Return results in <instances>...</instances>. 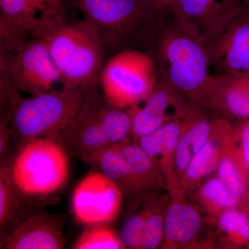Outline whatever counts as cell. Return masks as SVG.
Listing matches in <instances>:
<instances>
[{"mask_svg": "<svg viewBox=\"0 0 249 249\" xmlns=\"http://www.w3.org/2000/svg\"><path fill=\"white\" fill-rule=\"evenodd\" d=\"M90 90L68 89L60 87L42 94L24 98L9 80L1 77V104L13 138L19 146L34 139L58 141L79 111Z\"/></svg>", "mask_w": 249, "mask_h": 249, "instance_id": "cell-1", "label": "cell"}, {"mask_svg": "<svg viewBox=\"0 0 249 249\" xmlns=\"http://www.w3.org/2000/svg\"><path fill=\"white\" fill-rule=\"evenodd\" d=\"M98 88L90 90L79 111L58 139L66 151L82 160L110 145L98 120Z\"/></svg>", "mask_w": 249, "mask_h": 249, "instance_id": "cell-14", "label": "cell"}, {"mask_svg": "<svg viewBox=\"0 0 249 249\" xmlns=\"http://www.w3.org/2000/svg\"><path fill=\"white\" fill-rule=\"evenodd\" d=\"M183 117L170 121L153 133L137 140V143L147 155L160 162L167 188L180 183L175 176V155L182 129Z\"/></svg>", "mask_w": 249, "mask_h": 249, "instance_id": "cell-18", "label": "cell"}, {"mask_svg": "<svg viewBox=\"0 0 249 249\" xmlns=\"http://www.w3.org/2000/svg\"><path fill=\"white\" fill-rule=\"evenodd\" d=\"M218 72L249 75V3L212 37L203 42Z\"/></svg>", "mask_w": 249, "mask_h": 249, "instance_id": "cell-11", "label": "cell"}, {"mask_svg": "<svg viewBox=\"0 0 249 249\" xmlns=\"http://www.w3.org/2000/svg\"><path fill=\"white\" fill-rule=\"evenodd\" d=\"M124 193L100 172L91 171L75 188L72 211L75 219L88 226L109 224L120 214Z\"/></svg>", "mask_w": 249, "mask_h": 249, "instance_id": "cell-9", "label": "cell"}, {"mask_svg": "<svg viewBox=\"0 0 249 249\" xmlns=\"http://www.w3.org/2000/svg\"><path fill=\"white\" fill-rule=\"evenodd\" d=\"M216 224L223 240L231 247L249 245V218L238 207L224 211Z\"/></svg>", "mask_w": 249, "mask_h": 249, "instance_id": "cell-25", "label": "cell"}, {"mask_svg": "<svg viewBox=\"0 0 249 249\" xmlns=\"http://www.w3.org/2000/svg\"><path fill=\"white\" fill-rule=\"evenodd\" d=\"M116 145L128 163L141 193L160 187L167 188L160 163L147 155L138 144L132 143L128 139Z\"/></svg>", "mask_w": 249, "mask_h": 249, "instance_id": "cell-19", "label": "cell"}, {"mask_svg": "<svg viewBox=\"0 0 249 249\" xmlns=\"http://www.w3.org/2000/svg\"><path fill=\"white\" fill-rule=\"evenodd\" d=\"M96 171L116 183L124 194L141 193L125 159L116 145H109L83 160Z\"/></svg>", "mask_w": 249, "mask_h": 249, "instance_id": "cell-20", "label": "cell"}, {"mask_svg": "<svg viewBox=\"0 0 249 249\" xmlns=\"http://www.w3.org/2000/svg\"><path fill=\"white\" fill-rule=\"evenodd\" d=\"M147 53L153 58L158 74L197 105L212 67L202 41L167 15Z\"/></svg>", "mask_w": 249, "mask_h": 249, "instance_id": "cell-3", "label": "cell"}, {"mask_svg": "<svg viewBox=\"0 0 249 249\" xmlns=\"http://www.w3.org/2000/svg\"><path fill=\"white\" fill-rule=\"evenodd\" d=\"M247 1H248V2H249V0H247Z\"/></svg>", "mask_w": 249, "mask_h": 249, "instance_id": "cell-34", "label": "cell"}, {"mask_svg": "<svg viewBox=\"0 0 249 249\" xmlns=\"http://www.w3.org/2000/svg\"><path fill=\"white\" fill-rule=\"evenodd\" d=\"M0 247L4 249H65L62 223L49 214H31L11 226L1 238Z\"/></svg>", "mask_w": 249, "mask_h": 249, "instance_id": "cell-15", "label": "cell"}, {"mask_svg": "<svg viewBox=\"0 0 249 249\" xmlns=\"http://www.w3.org/2000/svg\"><path fill=\"white\" fill-rule=\"evenodd\" d=\"M222 146L218 160L217 177L227 188L236 207L248 190L249 178L246 173L236 150L234 124L221 117Z\"/></svg>", "mask_w": 249, "mask_h": 249, "instance_id": "cell-17", "label": "cell"}, {"mask_svg": "<svg viewBox=\"0 0 249 249\" xmlns=\"http://www.w3.org/2000/svg\"><path fill=\"white\" fill-rule=\"evenodd\" d=\"M97 31L107 53L147 52L165 16L150 0H66Z\"/></svg>", "mask_w": 249, "mask_h": 249, "instance_id": "cell-2", "label": "cell"}, {"mask_svg": "<svg viewBox=\"0 0 249 249\" xmlns=\"http://www.w3.org/2000/svg\"><path fill=\"white\" fill-rule=\"evenodd\" d=\"M192 103L158 74L155 88L148 97L127 109L132 121L131 136L137 141L170 121L183 117Z\"/></svg>", "mask_w": 249, "mask_h": 249, "instance_id": "cell-12", "label": "cell"}, {"mask_svg": "<svg viewBox=\"0 0 249 249\" xmlns=\"http://www.w3.org/2000/svg\"><path fill=\"white\" fill-rule=\"evenodd\" d=\"M13 138L12 131L10 127L9 121L4 112H1L0 120V157L1 163L5 161L7 155L10 140Z\"/></svg>", "mask_w": 249, "mask_h": 249, "instance_id": "cell-31", "label": "cell"}, {"mask_svg": "<svg viewBox=\"0 0 249 249\" xmlns=\"http://www.w3.org/2000/svg\"><path fill=\"white\" fill-rule=\"evenodd\" d=\"M145 219L144 206L139 212L132 214L124 221L119 235L126 249H140Z\"/></svg>", "mask_w": 249, "mask_h": 249, "instance_id": "cell-28", "label": "cell"}, {"mask_svg": "<svg viewBox=\"0 0 249 249\" xmlns=\"http://www.w3.org/2000/svg\"><path fill=\"white\" fill-rule=\"evenodd\" d=\"M157 79L158 71L150 54L138 49H124L105 62L99 87L109 104L128 109L148 97Z\"/></svg>", "mask_w": 249, "mask_h": 249, "instance_id": "cell-6", "label": "cell"}, {"mask_svg": "<svg viewBox=\"0 0 249 249\" xmlns=\"http://www.w3.org/2000/svg\"><path fill=\"white\" fill-rule=\"evenodd\" d=\"M193 152L186 134L181 129L175 155V173L178 181L181 183L188 165L193 159Z\"/></svg>", "mask_w": 249, "mask_h": 249, "instance_id": "cell-30", "label": "cell"}, {"mask_svg": "<svg viewBox=\"0 0 249 249\" xmlns=\"http://www.w3.org/2000/svg\"><path fill=\"white\" fill-rule=\"evenodd\" d=\"M169 199L154 198L145 203V219L139 249H155L163 243L165 216Z\"/></svg>", "mask_w": 249, "mask_h": 249, "instance_id": "cell-24", "label": "cell"}, {"mask_svg": "<svg viewBox=\"0 0 249 249\" xmlns=\"http://www.w3.org/2000/svg\"><path fill=\"white\" fill-rule=\"evenodd\" d=\"M60 76L62 88L93 89L99 88L107 52L97 31L89 22H65L44 37Z\"/></svg>", "mask_w": 249, "mask_h": 249, "instance_id": "cell-4", "label": "cell"}, {"mask_svg": "<svg viewBox=\"0 0 249 249\" xmlns=\"http://www.w3.org/2000/svg\"><path fill=\"white\" fill-rule=\"evenodd\" d=\"M169 201L165 216L162 249L186 248L197 238L203 227L199 210L186 199L180 183L168 187Z\"/></svg>", "mask_w": 249, "mask_h": 249, "instance_id": "cell-16", "label": "cell"}, {"mask_svg": "<svg viewBox=\"0 0 249 249\" xmlns=\"http://www.w3.org/2000/svg\"><path fill=\"white\" fill-rule=\"evenodd\" d=\"M9 167L16 188L27 199H43L58 193L70 175L66 150L58 141L50 138L24 142Z\"/></svg>", "mask_w": 249, "mask_h": 249, "instance_id": "cell-5", "label": "cell"}, {"mask_svg": "<svg viewBox=\"0 0 249 249\" xmlns=\"http://www.w3.org/2000/svg\"><path fill=\"white\" fill-rule=\"evenodd\" d=\"M0 71L19 93L31 96L48 92L58 84L61 87L44 39H33L14 53L1 51Z\"/></svg>", "mask_w": 249, "mask_h": 249, "instance_id": "cell-8", "label": "cell"}, {"mask_svg": "<svg viewBox=\"0 0 249 249\" xmlns=\"http://www.w3.org/2000/svg\"></svg>", "mask_w": 249, "mask_h": 249, "instance_id": "cell-35", "label": "cell"}, {"mask_svg": "<svg viewBox=\"0 0 249 249\" xmlns=\"http://www.w3.org/2000/svg\"><path fill=\"white\" fill-rule=\"evenodd\" d=\"M196 200L207 214L209 222L215 224L224 211L236 207L227 188L217 176L201 184L196 191Z\"/></svg>", "mask_w": 249, "mask_h": 249, "instance_id": "cell-23", "label": "cell"}, {"mask_svg": "<svg viewBox=\"0 0 249 249\" xmlns=\"http://www.w3.org/2000/svg\"><path fill=\"white\" fill-rule=\"evenodd\" d=\"M75 249H126L120 235L109 224L88 226L74 242Z\"/></svg>", "mask_w": 249, "mask_h": 249, "instance_id": "cell-27", "label": "cell"}, {"mask_svg": "<svg viewBox=\"0 0 249 249\" xmlns=\"http://www.w3.org/2000/svg\"><path fill=\"white\" fill-rule=\"evenodd\" d=\"M66 0H0V50L14 53L67 21Z\"/></svg>", "mask_w": 249, "mask_h": 249, "instance_id": "cell-7", "label": "cell"}, {"mask_svg": "<svg viewBox=\"0 0 249 249\" xmlns=\"http://www.w3.org/2000/svg\"><path fill=\"white\" fill-rule=\"evenodd\" d=\"M222 137L221 119L216 116L213 129L209 141L193 156L181 180V188L185 193L192 191L204 178L215 171L220 155Z\"/></svg>", "mask_w": 249, "mask_h": 249, "instance_id": "cell-21", "label": "cell"}, {"mask_svg": "<svg viewBox=\"0 0 249 249\" xmlns=\"http://www.w3.org/2000/svg\"><path fill=\"white\" fill-rule=\"evenodd\" d=\"M247 0H175L168 16L202 42L243 11Z\"/></svg>", "mask_w": 249, "mask_h": 249, "instance_id": "cell-10", "label": "cell"}, {"mask_svg": "<svg viewBox=\"0 0 249 249\" xmlns=\"http://www.w3.org/2000/svg\"><path fill=\"white\" fill-rule=\"evenodd\" d=\"M19 193L10 170L9 163H1L0 169V228L1 231L9 228L20 209Z\"/></svg>", "mask_w": 249, "mask_h": 249, "instance_id": "cell-26", "label": "cell"}, {"mask_svg": "<svg viewBox=\"0 0 249 249\" xmlns=\"http://www.w3.org/2000/svg\"><path fill=\"white\" fill-rule=\"evenodd\" d=\"M240 209L249 218V190L244 196Z\"/></svg>", "mask_w": 249, "mask_h": 249, "instance_id": "cell-33", "label": "cell"}, {"mask_svg": "<svg viewBox=\"0 0 249 249\" xmlns=\"http://www.w3.org/2000/svg\"><path fill=\"white\" fill-rule=\"evenodd\" d=\"M197 105L229 121L249 119V75L211 73Z\"/></svg>", "mask_w": 249, "mask_h": 249, "instance_id": "cell-13", "label": "cell"}, {"mask_svg": "<svg viewBox=\"0 0 249 249\" xmlns=\"http://www.w3.org/2000/svg\"><path fill=\"white\" fill-rule=\"evenodd\" d=\"M236 150L241 163L249 178V120L234 124Z\"/></svg>", "mask_w": 249, "mask_h": 249, "instance_id": "cell-29", "label": "cell"}, {"mask_svg": "<svg viewBox=\"0 0 249 249\" xmlns=\"http://www.w3.org/2000/svg\"><path fill=\"white\" fill-rule=\"evenodd\" d=\"M98 120L109 145H116L129 139L132 134V121L128 109L115 107L103 97L98 96Z\"/></svg>", "mask_w": 249, "mask_h": 249, "instance_id": "cell-22", "label": "cell"}, {"mask_svg": "<svg viewBox=\"0 0 249 249\" xmlns=\"http://www.w3.org/2000/svg\"><path fill=\"white\" fill-rule=\"evenodd\" d=\"M150 1L160 15L165 16L168 14L175 0H150Z\"/></svg>", "mask_w": 249, "mask_h": 249, "instance_id": "cell-32", "label": "cell"}]
</instances>
